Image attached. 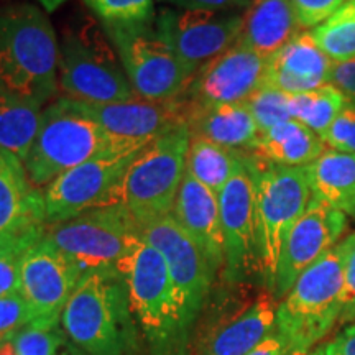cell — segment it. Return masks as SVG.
I'll return each mask as SVG.
<instances>
[{"label": "cell", "instance_id": "cell-33", "mask_svg": "<svg viewBox=\"0 0 355 355\" xmlns=\"http://www.w3.org/2000/svg\"><path fill=\"white\" fill-rule=\"evenodd\" d=\"M102 26L148 25L155 21L153 0H84Z\"/></svg>", "mask_w": 355, "mask_h": 355}, {"label": "cell", "instance_id": "cell-41", "mask_svg": "<svg viewBox=\"0 0 355 355\" xmlns=\"http://www.w3.org/2000/svg\"><path fill=\"white\" fill-rule=\"evenodd\" d=\"M326 355H355V324L345 327L329 344L324 345Z\"/></svg>", "mask_w": 355, "mask_h": 355}, {"label": "cell", "instance_id": "cell-7", "mask_svg": "<svg viewBox=\"0 0 355 355\" xmlns=\"http://www.w3.org/2000/svg\"><path fill=\"white\" fill-rule=\"evenodd\" d=\"M44 237L78 266L91 272L122 273L141 239L125 204L101 207L73 219L46 224Z\"/></svg>", "mask_w": 355, "mask_h": 355}, {"label": "cell", "instance_id": "cell-37", "mask_svg": "<svg viewBox=\"0 0 355 355\" xmlns=\"http://www.w3.org/2000/svg\"><path fill=\"white\" fill-rule=\"evenodd\" d=\"M345 0H291L301 30L316 28L343 7Z\"/></svg>", "mask_w": 355, "mask_h": 355}, {"label": "cell", "instance_id": "cell-20", "mask_svg": "<svg viewBox=\"0 0 355 355\" xmlns=\"http://www.w3.org/2000/svg\"><path fill=\"white\" fill-rule=\"evenodd\" d=\"M171 216L198 243L214 273L225 265L224 235L220 225L219 196L184 173Z\"/></svg>", "mask_w": 355, "mask_h": 355}, {"label": "cell", "instance_id": "cell-26", "mask_svg": "<svg viewBox=\"0 0 355 355\" xmlns=\"http://www.w3.org/2000/svg\"><path fill=\"white\" fill-rule=\"evenodd\" d=\"M326 150L321 137L290 119L260 133L252 153L279 166H308Z\"/></svg>", "mask_w": 355, "mask_h": 355}, {"label": "cell", "instance_id": "cell-11", "mask_svg": "<svg viewBox=\"0 0 355 355\" xmlns=\"http://www.w3.org/2000/svg\"><path fill=\"white\" fill-rule=\"evenodd\" d=\"M137 96L155 102L180 101L196 69L186 64L148 25L104 26Z\"/></svg>", "mask_w": 355, "mask_h": 355}, {"label": "cell", "instance_id": "cell-44", "mask_svg": "<svg viewBox=\"0 0 355 355\" xmlns=\"http://www.w3.org/2000/svg\"><path fill=\"white\" fill-rule=\"evenodd\" d=\"M0 355H17L12 340H8V343L0 345Z\"/></svg>", "mask_w": 355, "mask_h": 355}, {"label": "cell", "instance_id": "cell-21", "mask_svg": "<svg viewBox=\"0 0 355 355\" xmlns=\"http://www.w3.org/2000/svg\"><path fill=\"white\" fill-rule=\"evenodd\" d=\"M44 224L43 191L33 186L19 158L0 150V237Z\"/></svg>", "mask_w": 355, "mask_h": 355}, {"label": "cell", "instance_id": "cell-2", "mask_svg": "<svg viewBox=\"0 0 355 355\" xmlns=\"http://www.w3.org/2000/svg\"><path fill=\"white\" fill-rule=\"evenodd\" d=\"M60 44L46 13L33 3L0 10V84L37 105L60 87Z\"/></svg>", "mask_w": 355, "mask_h": 355}, {"label": "cell", "instance_id": "cell-34", "mask_svg": "<svg viewBox=\"0 0 355 355\" xmlns=\"http://www.w3.org/2000/svg\"><path fill=\"white\" fill-rule=\"evenodd\" d=\"M245 104L254 115L260 133L291 119L290 94H285V92L272 86H266V84L254 92Z\"/></svg>", "mask_w": 355, "mask_h": 355}, {"label": "cell", "instance_id": "cell-46", "mask_svg": "<svg viewBox=\"0 0 355 355\" xmlns=\"http://www.w3.org/2000/svg\"><path fill=\"white\" fill-rule=\"evenodd\" d=\"M60 355H86V354H78V352H73V350H68V352L60 354Z\"/></svg>", "mask_w": 355, "mask_h": 355}, {"label": "cell", "instance_id": "cell-10", "mask_svg": "<svg viewBox=\"0 0 355 355\" xmlns=\"http://www.w3.org/2000/svg\"><path fill=\"white\" fill-rule=\"evenodd\" d=\"M144 146V144H117L51 181L43 189L46 224L123 204L128 170Z\"/></svg>", "mask_w": 355, "mask_h": 355}, {"label": "cell", "instance_id": "cell-40", "mask_svg": "<svg viewBox=\"0 0 355 355\" xmlns=\"http://www.w3.org/2000/svg\"><path fill=\"white\" fill-rule=\"evenodd\" d=\"M331 84L340 89L345 96L355 97V58L334 64Z\"/></svg>", "mask_w": 355, "mask_h": 355}, {"label": "cell", "instance_id": "cell-43", "mask_svg": "<svg viewBox=\"0 0 355 355\" xmlns=\"http://www.w3.org/2000/svg\"><path fill=\"white\" fill-rule=\"evenodd\" d=\"M37 2L46 12H55L58 7H61V6H63V3L68 2V0H37Z\"/></svg>", "mask_w": 355, "mask_h": 355}, {"label": "cell", "instance_id": "cell-28", "mask_svg": "<svg viewBox=\"0 0 355 355\" xmlns=\"http://www.w3.org/2000/svg\"><path fill=\"white\" fill-rule=\"evenodd\" d=\"M242 159V152L224 148L209 140L191 137L186 173L219 196Z\"/></svg>", "mask_w": 355, "mask_h": 355}, {"label": "cell", "instance_id": "cell-29", "mask_svg": "<svg viewBox=\"0 0 355 355\" xmlns=\"http://www.w3.org/2000/svg\"><path fill=\"white\" fill-rule=\"evenodd\" d=\"M345 99L347 96L334 84H327L316 91L290 96L291 119L301 122L322 139L343 109Z\"/></svg>", "mask_w": 355, "mask_h": 355}, {"label": "cell", "instance_id": "cell-24", "mask_svg": "<svg viewBox=\"0 0 355 355\" xmlns=\"http://www.w3.org/2000/svg\"><path fill=\"white\" fill-rule=\"evenodd\" d=\"M273 296L261 298L241 316L217 329L206 340L199 355H247L277 329V309Z\"/></svg>", "mask_w": 355, "mask_h": 355}, {"label": "cell", "instance_id": "cell-32", "mask_svg": "<svg viewBox=\"0 0 355 355\" xmlns=\"http://www.w3.org/2000/svg\"><path fill=\"white\" fill-rule=\"evenodd\" d=\"M61 319H35L12 339L17 355H56L64 343Z\"/></svg>", "mask_w": 355, "mask_h": 355}, {"label": "cell", "instance_id": "cell-9", "mask_svg": "<svg viewBox=\"0 0 355 355\" xmlns=\"http://www.w3.org/2000/svg\"><path fill=\"white\" fill-rule=\"evenodd\" d=\"M189 144L188 123H181L145 145L132 163L123 204L140 230L171 214L186 173Z\"/></svg>", "mask_w": 355, "mask_h": 355}, {"label": "cell", "instance_id": "cell-12", "mask_svg": "<svg viewBox=\"0 0 355 355\" xmlns=\"http://www.w3.org/2000/svg\"><path fill=\"white\" fill-rule=\"evenodd\" d=\"M141 235L158 248L166 261L175 288L180 314L186 329L196 321L214 279V270L198 243L178 224L171 214L141 230Z\"/></svg>", "mask_w": 355, "mask_h": 355}, {"label": "cell", "instance_id": "cell-27", "mask_svg": "<svg viewBox=\"0 0 355 355\" xmlns=\"http://www.w3.org/2000/svg\"><path fill=\"white\" fill-rule=\"evenodd\" d=\"M42 112V105L25 101L0 84V150L24 163L38 133Z\"/></svg>", "mask_w": 355, "mask_h": 355}, {"label": "cell", "instance_id": "cell-17", "mask_svg": "<svg viewBox=\"0 0 355 355\" xmlns=\"http://www.w3.org/2000/svg\"><path fill=\"white\" fill-rule=\"evenodd\" d=\"M219 211L225 248V277L230 282H239L257 263L255 178L245 152H242L237 170L220 191Z\"/></svg>", "mask_w": 355, "mask_h": 355}, {"label": "cell", "instance_id": "cell-3", "mask_svg": "<svg viewBox=\"0 0 355 355\" xmlns=\"http://www.w3.org/2000/svg\"><path fill=\"white\" fill-rule=\"evenodd\" d=\"M117 144L123 141L114 140L86 105L63 96L43 109L24 166L33 186L43 191L60 175Z\"/></svg>", "mask_w": 355, "mask_h": 355}, {"label": "cell", "instance_id": "cell-22", "mask_svg": "<svg viewBox=\"0 0 355 355\" xmlns=\"http://www.w3.org/2000/svg\"><path fill=\"white\" fill-rule=\"evenodd\" d=\"M183 107L191 137L209 140L234 152H252L255 148L260 130L245 102L209 107Z\"/></svg>", "mask_w": 355, "mask_h": 355}, {"label": "cell", "instance_id": "cell-8", "mask_svg": "<svg viewBox=\"0 0 355 355\" xmlns=\"http://www.w3.org/2000/svg\"><path fill=\"white\" fill-rule=\"evenodd\" d=\"M60 87L64 97L86 105L137 99L114 44L96 25L64 35L60 44Z\"/></svg>", "mask_w": 355, "mask_h": 355}, {"label": "cell", "instance_id": "cell-15", "mask_svg": "<svg viewBox=\"0 0 355 355\" xmlns=\"http://www.w3.org/2000/svg\"><path fill=\"white\" fill-rule=\"evenodd\" d=\"M81 277L78 266L44 235L35 242L21 260L19 277V293L32 321L61 319Z\"/></svg>", "mask_w": 355, "mask_h": 355}, {"label": "cell", "instance_id": "cell-4", "mask_svg": "<svg viewBox=\"0 0 355 355\" xmlns=\"http://www.w3.org/2000/svg\"><path fill=\"white\" fill-rule=\"evenodd\" d=\"M122 275L148 355H188L189 331L181 319L166 261L144 235Z\"/></svg>", "mask_w": 355, "mask_h": 355}, {"label": "cell", "instance_id": "cell-5", "mask_svg": "<svg viewBox=\"0 0 355 355\" xmlns=\"http://www.w3.org/2000/svg\"><path fill=\"white\" fill-rule=\"evenodd\" d=\"M255 178V254L266 285L273 290L285 241L304 214L311 194L304 166H279L248 155Z\"/></svg>", "mask_w": 355, "mask_h": 355}, {"label": "cell", "instance_id": "cell-16", "mask_svg": "<svg viewBox=\"0 0 355 355\" xmlns=\"http://www.w3.org/2000/svg\"><path fill=\"white\" fill-rule=\"evenodd\" d=\"M345 227L347 219L344 212L314 198L311 199L304 214L293 225L283 245L273 285V298L286 296L301 273L336 247Z\"/></svg>", "mask_w": 355, "mask_h": 355}, {"label": "cell", "instance_id": "cell-42", "mask_svg": "<svg viewBox=\"0 0 355 355\" xmlns=\"http://www.w3.org/2000/svg\"><path fill=\"white\" fill-rule=\"evenodd\" d=\"M288 349L283 337L278 334V331L275 329L263 343L257 345V347L248 352L247 355H286Z\"/></svg>", "mask_w": 355, "mask_h": 355}, {"label": "cell", "instance_id": "cell-31", "mask_svg": "<svg viewBox=\"0 0 355 355\" xmlns=\"http://www.w3.org/2000/svg\"><path fill=\"white\" fill-rule=\"evenodd\" d=\"M46 232V224L0 237V296L19 293L21 260L30 247Z\"/></svg>", "mask_w": 355, "mask_h": 355}, {"label": "cell", "instance_id": "cell-23", "mask_svg": "<svg viewBox=\"0 0 355 355\" xmlns=\"http://www.w3.org/2000/svg\"><path fill=\"white\" fill-rule=\"evenodd\" d=\"M298 33L291 0H254L243 15L239 42L268 60Z\"/></svg>", "mask_w": 355, "mask_h": 355}, {"label": "cell", "instance_id": "cell-19", "mask_svg": "<svg viewBox=\"0 0 355 355\" xmlns=\"http://www.w3.org/2000/svg\"><path fill=\"white\" fill-rule=\"evenodd\" d=\"M334 64L311 32H301L266 60L263 84L290 96L316 91L331 84Z\"/></svg>", "mask_w": 355, "mask_h": 355}, {"label": "cell", "instance_id": "cell-18", "mask_svg": "<svg viewBox=\"0 0 355 355\" xmlns=\"http://www.w3.org/2000/svg\"><path fill=\"white\" fill-rule=\"evenodd\" d=\"M86 107L114 140L123 144L146 145L171 128L186 123L184 107L180 101L155 102L137 97L133 101Z\"/></svg>", "mask_w": 355, "mask_h": 355}, {"label": "cell", "instance_id": "cell-36", "mask_svg": "<svg viewBox=\"0 0 355 355\" xmlns=\"http://www.w3.org/2000/svg\"><path fill=\"white\" fill-rule=\"evenodd\" d=\"M30 321L32 318L20 293L0 296V345L12 340Z\"/></svg>", "mask_w": 355, "mask_h": 355}, {"label": "cell", "instance_id": "cell-45", "mask_svg": "<svg viewBox=\"0 0 355 355\" xmlns=\"http://www.w3.org/2000/svg\"><path fill=\"white\" fill-rule=\"evenodd\" d=\"M286 355H326V352H324V345H321V347L308 350V352H288Z\"/></svg>", "mask_w": 355, "mask_h": 355}, {"label": "cell", "instance_id": "cell-1", "mask_svg": "<svg viewBox=\"0 0 355 355\" xmlns=\"http://www.w3.org/2000/svg\"><path fill=\"white\" fill-rule=\"evenodd\" d=\"M61 326L86 355H135L140 349L128 286L119 272L83 275L64 306Z\"/></svg>", "mask_w": 355, "mask_h": 355}, {"label": "cell", "instance_id": "cell-38", "mask_svg": "<svg viewBox=\"0 0 355 355\" xmlns=\"http://www.w3.org/2000/svg\"><path fill=\"white\" fill-rule=\"evenodd\" d=\"M344 259V290H343V319L355 318V232L339 243Z\"/></svg>", "mask_w": 355, "mask_h": 355}, {"label": "cell", "instance_id": "cell-14", "mask_svg": "<svg viewBox=\"0 0 355 355\" xmlns=\"http://www.w3.org/2000/svg\"><path fill=\"white\" fill-rule=\"evenodd\" d=\"M266 58L237 42L201 66L180 102L186 107L243 104L263 86Z\"/></svg>", "mask_w": 355, "mask_h": 355}, {"label": "cell", "instance_id": "cell-39", "mask_svg": "<svg viewBox=\"0 0 355 355\" xmlns=\"http://www.w3.org/2000/svg\"><path fill=\"white\" fill-rule=\"evenodd\" d=\"M181 10L229 12L235 8H248L254 0H162Z\"/></svg>", "mask_w": 355, "mask_h": 355}, {"label": "cell", "instance_id": "cell-35", "mask_svg": "<svg viewBox=\"0 0 355 355\" xmlns=\"http://www.w3.org/2000/svg\"><path fill=\"white\" fill-rule=\"evenodd\" d=\"M324 145L344 153H355V97L347 96L343 109L322 135Z\"/></svg>", "mask_w": 355, "mask_h": 355}, {"label": "cell", "instance_id": "cell-13", "mask_svg": "<svg viewBox=\"0 0 355 355\" xmlns=\"http://www.w3.org/2000/svg\"><path fill=\"white\" fill-rule=\"evenodd\" d=\"M155 30L176 56L198 71L239 42L243 30V15L163 8L155 17Z\"/></svg>", "mask_w": 355, "mask_h": 355}, {"label": "cell", "instance_id": "cell-6", "mask_svg": "<svg viewBox=\"0 0 355 355\" xmlns=\"http://www.w3.org/2000/svg\"><path fill=\"white\" fill-rule=\"evenodd\" d=\"M344 259L339 245L314 261L277 309V331L288 352H308L343 313Z\"/></svg>", "mask_w": 355, "mask_h": 355}, {"label": "cell", "instance_id": "cell-30", "mask_svg": "<svg viewBox=\"0 0 355 355\" xmlns=\"http://www.w3.org/2000/svg\"><path fill=\"white\" fill-rule=\"evenodd\" d=\"M314 42L336 63L355 58V0H345L343 7L322 25L311 30Z\"/></svg>", "mask_w": 355, "mask_h": 355}, {"label": "cell", "instance_id": "cell-25", "mask_svg": "<svg viewBox=\"0 0 355 355\" xmlns=\"http://www.w3.org/2000/svg\"><path fill=\"white\" fill-rule=\"evenodd\" d=\"M304 168L314 199L355 217V153L326 148Z\"/></svg>", "mask_w": 355, "mask_h": 355}]
</instances>
